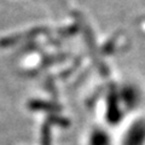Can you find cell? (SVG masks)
Here are the masks:
<instances>
[{"mask_svg":"<svg viewBox=\"0 0 145 145\" xmlns=\"http://www.w3.org/2000/svg\"><path fill=\"white\" fill-rule=\"evenodd\" d=\"M88 145H111V139L108 132L98 128L89 134Z\"/></svg>","mask_w":145,"mask_h":145,"instance_id":"7a4b0ae2","label":"cell"},{"mask_svg":"<svg viewBox=\"0 0 145 145\" xmlns=\"http://www.w3.org/2000/svg\"><path fill=\"white\" fill-rule=\"evenodd\" d=\"M145 144V122L137 121L125 132L122 145H144Z\"/></svg>","mask_w":145,"mask_h":145,"instance_id":"6da1fadb","label":"cell"}]
</instances>
